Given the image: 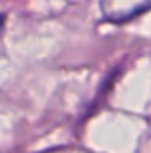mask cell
<instances>
[{
  "label": "cell",
  "instance_id": "1",
  "mask_svg": "<svg viewBox=\"0 0 151 153\" xmlns=\"http://www.w3.org/2000/svg\"><path fill=\"white\" fill-rule=\"evenodd\" d=\"M101 14L107 22L124 23L151 9V0H101Z\"/></svg>",
  "mask_w": 151,
  "mask_h": 153
},
{
  "label": "cell",
  "instance_id": "2",
  "mask_svg": "<svg viewBox=\"0 0 151 153\" xmlns=\"http://www.w3.org/2000/svg\"><path fill=\"white\" fill-rule=\"evenodd\" d=\"M4 23H5V16L0 14V34H2V30H4Z\"/></svg>",
  "mask_w": 151,
  "mask_h": 153
}]
</instances>
